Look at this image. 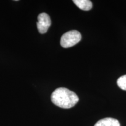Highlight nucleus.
Here are the masks:
<instances>
[{"label": "nucleus", "instance_id": "obj_5", "mask_svg": "<svg viewBox=\"0 0 126 126\" xmlns=\"http://www.w3.org/2000/svg\"><path fill=\"white\" fill-rule=\"evenodd\" d=\"M73 2L83 11H89L92 8V3L89 0H74Z\"/></svg>", "mask_w": 126, "mask_h": 126}, {"label": "nucleus", "instance_id": "obj_3", "mask_svg": "<svg viewBox=\"0 0 126 126\" xmlns=\"http://www.w3.org/2000/svg\"><path fill=\"white\" fill-rule=\"evenodd\" d=\"M38 22L37 27L39 33L41 34L46 33L51 24L50 16L46 13H41L38 16Z\"/></svg>", "mask_w": 126, "mask_h": 126}, {"label": "nucleus", "instance_id": "obj_1", "mask_svg": "<svg viewBox=\"0 0 126 126\" xmlns=\"http://www.w3.org/2000/svg\"><path fill=\"white\" fill-rule=\"evenodd\" d=\"M51 101L56 106L70 109L78 103L79 98L75 92L65 88H59L52 93Z\"/></svg>", "mask_w": 126, "mask_h": 126}, {"label": "nucleus", "instance_id": "obj_2", "mask_svg": "<svg viewBox=\"0 0 126 126\" xmlns=\"http://www.w3.org/2000/svg\"><path fill=\"white\" fill-rule=\"evenodd\" d=\"M82 36L79 32L76 30H72L67 32L61 36L60 45L64 48H69L79 42Z\"/></svg>", "mask_w": 126, "mask_h": 126}, {"label": "nucleus", "instance_id": "obj_6", "mask_svg": "<svg viewBox=\"0 0 126 126\" xmlns=\"http://www.w3.org/2000/svg\"><path fill=\"white\" fill-rule=\"evenodd\" d=\"M117 83L120 88L124 91H126V75L120 77L117 79Z\"/></svg>", "mask_w": 126, "mask_h": 126}, {"label": "nucleus", "instance_id": "obj_4", "mask_svg": "<svg viewBox=\"0 0 126 126\" xmlns=\"http://www.w3.org/2000/svg\"><path fill=\"white\" fill-rule=\"evenodd\" d=\"M94 126H120V124L117 119L105 118L99 120Z\"/></svg>", "mask_w": 126, "mask_h": 126}]
</instances>
